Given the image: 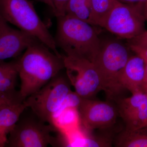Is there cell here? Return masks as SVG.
Returning <instances> with one entry per match:
<instances>
[{"label": "cell", "mask_w": 147, "mask_h": 147, "mask_svg": "<svg viewBox=\"0 0 147 147\" xmlns=\"http://www.w3.org/2000/svg\"><path fill=\"white\" fill-rule=\"evenodd\" d=\"M17 63L21 82L19 92L25 100L64 68L63 56L56 55L40 41L29 46Z\"/></svg>", "instance_id": "cell-1"}, {"label": "cell", "mask_w": 147, "mask_h": 147, "mask_svg": "<svg viewBox=\"0 0 147 147\" xmlns=\"http://www.w3.org/2000/svg\"><path fill=\"white\" fill-rule=\"evenodd\" d=\"M82 98L76 92L71 91L69 92L61 105L54 116L53 125L54 121L57 118L64 110L69 108H75L77 109L81 102Z\"/></svg>", "instance_id": "cell-18"}, {"label": "cell", "mask_w": 147, "mask_h": 147, "mask_svg": "<svg viewBox=\"0 0 147 147\" xmlns=\"http://www.w3.org/2000/svg\"><path fill=\"white\" fill-rule=\"evenodd\" d=\"M129 50L127 45L118 40L101 41L100 50L93 62L99 75L102 90L110 100L119 98L122 91L118 78L130 57Z\"/></svg>", "instance_id": "cell-3"}, {"label": "cell", "mask_w": 147, "mask_h": 147, "mask_svg": "<svg viewBox=\"0 0 147 147\" xmlns=\"http://www.w3.org/2000/svg\"><path fill=\"white\" fill-rule=\"evenodd\" d=\"M25 99L21 96L19 91L16 92L8 94H0V108L12 103L22 102Z\"/></svg>", "instance_id": "cell-19"}, {"label": "cell", "mask_w": 147, "mask_h": 147, "mask_svg": "<svg viewBox=\"0 0 147 147\" xmlns=\"http://www.w3.org/2000/svg\"><path fill=\"white\" fill-rule=\"evenodd\" d=\"M59 131L56 127L40 120L36 116L20 118L9 132L5 146L11 147H46L55 146L52 132Z\"/></svg>", "instance_id": "cell-7"}, {"label": "cell", "mask_w": 147, "mask_h": 147, "mask_svg": "<svg viewBox=\"0 0 147 147\" xmlns=\"http://www.w3.org/2000/svg\"><path fill=\"white\" fill-rule=\"evenodd\" d=\"M0 15L8 23L36 38L56 55L62 57L55 38L29 0H0Z\"/></svg>", "instance_id": "cell-4"}, {"label": "cell", "mask_w": 147, "mask_h": 147, "mask_svg": "<svg viewBox=\"0 0 147 147\" xmlns=\"http://www.w3.org/2000/svg\"><path fill=\"white\" fill-rule=\"evenodd\" d=\"M18 75L17 61L0 62V94H8L18 91L15 90Z\"/></svg>", "instance_id": "cell-14"}, {"label": "cell", "mask_w": 147, "mask_h": 147, "mask_svg": "<svg viewBox=\"0 0 147 147\" xmlns=\"http://www.w3.org/2000/svg\"><path fill=\"white\" fill-rule=\"evenodd\" d=\"M69 81L58 74L39 90L26 98L27 108L45 123L53 125V118L71 91Z\"/></svg>", "instance_id": "cell-6"}, {"label": "cell", "mask_w": 147, "mask_h": 147, "mask_svg": "<svg viewBox=\"0 0 147 147\" xmlns=\"http://www.w3.org/2000/svg\"><path fill=\"white\" fill-rule=\"evenodd\" d=\"M57 18V34L54 38L57 47L66 55L85 58L93 62L101 40L93 25L67 15Z\"/></svg>", "instance_id": "cell-2"}, {"label": "cell", "mask_w": 147, "mask_h": 147, "mask_svg": "<svg viewBox=\"0 0 147 147\" xmlns=\"http://www.w3.org/2000/svg\"><path fill=\"white\" fill-rule=\"evenodd\" d=\"M27 108L24 101L8 104L0 108L1 147L5 146L7 134L13 129L20 117Z\"/></svg>", "instance_id": "cell-13"}, {"label": "cell", "mask_w": 147, "mask_h": 147, "mask_svg": "<svg viewBox=\"0 0 147 147\" xmlns=\"http://www.w3.org/2000/svg\"><path fill=\"white\" fill-rule=\"evenodd\" d=\"M147 89V63H145V74L144 80L143 84V89L144 92Z\"/></svg>", "instance_id": "cell-25"}, {"label": "cell", "mask_w": 147, "mask_h": 147, "mask_svg": "<svg viewBox=\"0 0 147 147\" xmlns=\"http://www.w3.org/2000/svg\"><path fill=\"white\" fill-rule=\"evenodd\" d=\"M0 147H1V146H0Z\"/></svg>", "instance_id": "cell-28"}, {"label": "cell", "mask_w": 147, "mask_h": 147, "mask_svg": "<svg viewBox=\"0 0 147 147\" xmlns=\"http://www.w3.org/2000/svg\"><path fill=\"white\" fill-rule=\"evenodd\" d=\"M119 2L125 4H134L139 3H145L147 0H117Z\"/></svg>", "instance_id": "cell-23"}, {"label": "cell", "mask_w": 147, "mask_h": 147, "mask_svg": "<svg viewBox=\"0 0 147 147\" xmlns=\"http://www.w3.org/2000/svg\"><path fill=\"white\" fill-rule=\"evenodd\" d=\"M145 3L125 4L118 2L100 27L119 38L128 40L133 39L146 30Z\"/></svg>", "instance_id": "cell-5"}, {"label": "cell", "mask_w": 147, "mask_h": 147, "mask_svg": "<svg viewBox=\"0 0 147 147\" xmlns=\"http://www.w3.org/2000/svg\"><path fill=\"white\" fill-rule=\"evenodd\" d=\"M128 43L147 47V30L133 39L128 40Z\"/></svg>", "instance_id": "cell-22"}, {"label": "cell", "mask_w": 147, "mask_h": 147, "mask_svg": "<svg viewBox=\"0 0 147 147\" xmlns=\"http://www.w3.org/2000/svg\"><path fill=\"white\" fill-rule=\"evenodd\" d=\"M91 5L90 24L100 27L102 22L114 5L117 0H90Z\"/></svg>", "instance_id": "cell-16"}, {"label": "cell", "mask_w": 147, "mask_h": 147, "mask_svg": "<svg viewBox=\"0 0 147 147\" xmlns=\"http://www.w3.org/2000/svg\"><path fill=\"white\" fill-rule=\"evenodd\" d=\"M116 146L120 147H147V127L134 130L125 129L117 137Z\"/></svg>", "instance_id": "cell-15"}, {"label": "cell", "mask_w": 147, "mask_h": 147, "mask_svg": "<svg viewBox=\"0 0 147 147\" xmlns=\"http://www.w3.org/2000/svg\"><path fill=\"white\" fill-rule=\"evenodd\" d=\"M117 110L125 124V129L134 130L147 127V101L144 92L132 94L115 100Z\"/></svg>", "instance_id": "cell-10"}, {"label": "cell", "mask_w": 147, "mask_h": 147, "mask_svg": "<svg viewBox=\"0 0 147 147\" xmlns=\"http://www.w3.org/2000/svg\"><path fill=\"white\" fill-rule=\"evenodd\" d=\"M145 93L146 94V97L147 101V89L145 91Z\"/></svg>", "instance_id": "cell-27"}, {"label": "cell", "mask_w": 147, "mask_h": 147, "mask_svg": "<svg viewBox=\"0 0 147 147\" xmlns=\"http://www.w3.org/2000/svg\"><path fill=\"white\" fill-rule=\"evenodd\" d=\"M55 10L54 13L56 17L64 16L65 14V9L69 0H52Z\"/></svg>", "instance_id": "cell-20"}, {"label": "cell", "mask_w": 147, "mask_h": 147, "mask_svg": "<svg viewBox=\"0 0 147 147\" xmlns=\"http://www.w3.org/2000/svg\"><path fill=\"white\" fill-rule=\"evenodd\" d=\"M91 13L90 0H69L67 4L65 15L90 24Z\"/></svg>", "instance_id": "cell-17"}, {"label": "cell", "mask_w": 147, "mask_h": 147, "mask_svg": "<svg viewBox=\"0 0 147 147\" xmlns=\"http://www.w3.org/2000/svg\"><path fill=\"white\" fill-rule=\"evenodd\" d=\"M35 1L44 3L47 5L52 9V11L54 12L55 7H54V4H53L52 0H35Z\"/></svg>", "instance_id": "cell-24"}, {"label": "cell", "mask_w": 147, "mask_h": 147, "mask_svg": "<svg viewBox=\"0 0 147 147\" xmlns=\"http://www.w3.org/2000/svg\"><path fill=\"white\" fill-rule=\"evenodd\" d=\"M77 111L79 124L86 132L110 128L115 123L119 115L117 107L108 101L83 98Z\"/></svg>", "instance_id": "cell-9"}, {"label": "cell", "mask_w": 147, "mask_h": 147, "mask_svg": "<svg viewBox=\"0 0 147 147\" xmlns=\"http://www.w3.org/2000/svg\"><path fill=\"white\" fill-rule=\"evenodd\" d=\"M127 46L130 50L133 51L136 55L142 57L147 63V47H142L139 45L128 43Z\"/></svg>", "instance_id": "cell-21"}, {"label": "cell", "mask_w": 147, "mask_h": 147, "mask_svg": "<svg viewBox=\"0 0 147 147\" xmlns=\"http://www.w3.org/2000/svg\"><path fill=\"white\" fill-rule=\"evenodd\" d=\"M145 62L136 55L130 56L118 78V84L121 91L127 90L131 93L144 92Z\"/></svg>", "instance_id": "cell-12"}, {"label": "cell", "mask_w": 147, "mask_h": 147, "mask_svg": "<svg viewBox=\"0 0 147 147\" xmlns=\"http://www.w3.org/2000/svg\"><path fill=\"white\" fill-rule=\"evenodd\" d=\"M144 14L146 21H147V1L144 3Z\"/></svg>", "instance_id": "cell-26"}, {"label": "cell", "mask_w": 147, "mask_h": 147, "mask_svg": "<svg viewBox=\"0 0 147 147\" xmlns=\"http://www.w3.org/2000/svg\"><path fill=\"white\" fill-rule=\"evenodd\" d=\"M38 41L40 40L31 35L11 27L0 15V62L16 57Z\"/></svg>", "instance_id": "cell-11"}, {"label": "cell", "mask_w": 147, "mask_h": 147, "mask_svg": "<svg viewBox=\"0 0 147 147\" xmlns=\"http://www.w3.org/2000/svg\"><path fill=\"white\" fill-rule=\"evenodd\" d=\"M70 84L83 98H91L102 90L100 78L94 63L80 57L62 55Z\"/></svg>", "instance_id": "cell-8"}]
</instances>
